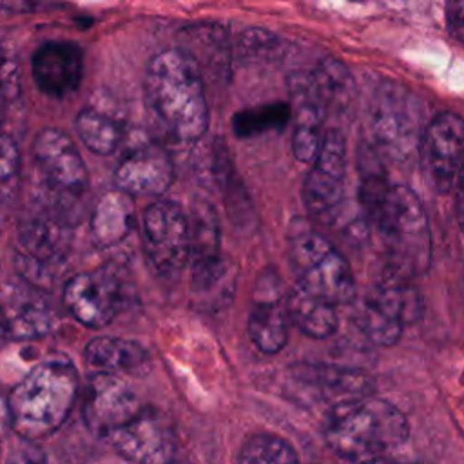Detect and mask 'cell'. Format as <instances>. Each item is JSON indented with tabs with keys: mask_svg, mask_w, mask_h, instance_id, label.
Returning a JSON list of instances; mask_svg holds the SVG:
<instances>
[{
	"mask_svg": "<svg viewBox=\"0 0 464 464\" xmlns=\"http://www.w3.org/2000/svg\"><path fill=\"white\" fill-rule=\"evenodd\" d=\"M76 132L83 145L94 154H111L123 138V125L96 107H85L74 120Z\"/></svg>",
	"mask_w": 464,
	"mask_h": 464,
	"instance_id": "obj_23",
	"label": "cell"
},
{
	"mask_svg": "<svg viewBox=\"0 0 464 464\" xmlns=\"http://www.w3.org/2000/svg\"><path fill=\"white\" fill-rule=\"evenodd\" d=\"M346 174V141L341 130L324 132L321 150L303 183V201L317 221H334L339 212Z\"/></svg>",
	"mask_w": 464,
	"mask_h": 464,
	"instance_id": "obj_12",
	"label": "cell"
},
{
	"mask_svg": "<svg viewBox=\"0 0 464 464\" xmlns=\"http://www.w3.org/2000/svg\"><path fill=\"white\" fill-rule=\"evenodd\" d=\"M33 156L53 198L74 203L83 196L89 176L76 145L60 129H42L33 141Z\"/></svg>",
	"mask_w": 464,
	"mask_h": 464,
	"instance_id": "obj_10",
	"label": "cell"
},
{
	"mask_svg": "<svg viewBox=\"0 0 464 464\" xmlns=\"http://www.w3.org/2000/svg\"><path fill=\"white\" fill-rule=\"evenodd\" d=\"M362 464H401V462L392 460V459H388V457H377V459H372V460L362 462Z\"/></svg>",
	"mask_w": 464,
	"mask_h": 464,
	"instance_id": "obj_34",
	"label": "cell"
},
{
	"mask_svg": "<svg viewBox=\"0 0 464 464\" xmlns=\"http://www.w3.org/2000/svg\"><path fill=\"white\" fill-rule=\"evenodd\" d=\"M7 464H45L44 455L33 451H18L14 453Z\"/></svg>",
	"mask_w": 464,
	"mask_h": 464,
	"instance_id": "obj_33",
	"label": "cell"
},
{
	"mask_svg": "<svg viewBox=\"0 0 464 464\" xmlns=\"http://www.w3.org/2000/svg\"><path fill=\"white\" fill-rule=\"evenodd\" d=\"M72 223L71 216L51 203L20 223L16 265L22 277L38 285L56 274L71 246Z\"/></svg>",
	"mask_w": 464,
	"mask_h": 464,
	"instance_id": "obj_7",
	"label": "cell"
},
{
	"mask_svg": "<svg viewBox=\"0 0 464 464\" xmlns=\"http://www.w3.org/2000/svg\"><path fill=\"white\" fill-rule=\"evenodd\" d=\"M190 236L194 266L219 259V227L214 208L207 201H198L190 214Z\"/></svg>",
	"mask_w": 464,
	"mask_h": 464,
	"instance_id": "obj_25",
	"label": "cell"
},
{
	"mask_svg": "<svg viewBox=\"0 0 464 464\" xmlns=\"http://www.w3.org/2000/svg\"><path fill=\"white\" fill-rule=\"evenodd\" d=\"M422 314L420 294L408 279L388 277L372 286L355 308V323L362 335L379 344L392 346L399 341L406 324Z\"/></svg>",
	"mask_w": 464,
	"mask_h": 464,
	"instance_id": "obj_6",
	"label": "cell"
},
{
	"mask_svg": "<svg viewBox=\"0 0 464 464\" xmlns=\"http://www.w3.org/2000/svg\"><path fill=\"white\" fill-rule=\"evenodd\" d=\"M310 83L319 100L330 109L332 105H348L353 94V80L350 71L334 58L323 60L312 72H308Z\"/></svg>",
	"mask_w": 464,
	"mask_h": 464,
	"instance_id": "obj_24",
	"label": "cell"
},
{
	"mask_svg": "<svg viewBox=\"0 0 464 464\" xmlns=\"http://www.w3.org/2000/svg\"><path fill=\"white\" fill-rule=\"evenodd\" d=\"M286 312L290 321L308 337H330L339 324L335 304L295 286L286 297Z\"/></svg>",
	"mask_w": 464,
	"mask_h": 464,
	"instance_id": "obj_21",
	"label": "cell"
},
{
	"mask_svg": "<svg viewBox=\"0 0 464 464\" xmlns=\"http://www.w3.org/2000/svg\"><path fill=\"white\" fill-rule=\"evenodd\" d=\"M419 160L426 183L439 194L450 192L464 163V118L455 112L435 116L420 134Z\"/></svg>",
	"mask_w": 464,
	"mask_h": 464,
	"instance_id": "obj_9",
	"label": "cell"
},
{
	"mask_svg": "<svg viewBox=\"0 0 464 464\" xmlns=\"http://www.w3.org/2000/svg\"><path fill=\"white\" fill-rule=\"evenodd\" d=\"M237 464H299V457L286 439L259 431L243 442Z\"/></svg>",
	"mask_w": 464,
	"mask_h": 464,
	"instance_id": "obj_27",
	"label": "cell"
},
{
	"mask_svg": "<svg viewBox=\"0 0 464 464\" xmlns=\"http://www.w3.org/2000/svg\"><path fill=\"white\" fill-rule=\"evenodd\" d=\"M446 25L455 40L464 42V0H446Z\"/></svg>",
	"mask_w": 464,
	"mask_h": 464,
	"instance_id": "obj_30",
	"label": "cell"
},
{
	"mask_svg": "<svg viewBox=\"0 0 464 464\" xmlns=\"http://www.w3.org/2000/svg\"><path fill=\"white\" fill-rule=\"evenodd\" d=\"M373 130L377 140L393 152L408 150L419 136V107L401 85L381 89L373 103Z\"/></svg>",
	"mask_w": 464,
	"mask_h": 464,
	"instance_id": "obj_17",
	"label": "cell"
},
{
	"mask_svg": "<svg viewBox=\"0 0 464 464\" xmlns=\"http://www.w3.org/2000/svg\"><path fill=\"white\" fill-rule=\"evenodd\" d=\"M134 205L130 194L116 188L102 196L91 214V236L98 246H112L132 228Z\"/></svg>",
	"mask_w": 464,
	"mask_h": 464,
	"instance_id": "obj_20",
	"label": "cell"
},
{
	"mask_svg": "<svg viewBox=\"0 0 464 464\" xmlns=\"http://www.w3.org/2000/svg\"><path fill=\"white\" fill-rule=\"evenodd\" d=\"M276 49V36L263 29H252L241 34L239 51L245 58H261L266 56L268 51Z\"/></svg>",
	"mask_w": 464,
	"mask_h": 464,
	"instance_id": "obj_29",
	"label": "cell"
},
{
	"mask_svg": "<svg viewBox=\"0 0 464 464\" xmlns=\"http://www.w3.org/2000/svg\"><path fill=\"white\" fill-rule=\"evenodd\" d=\"M288 259L297 286L334 304L355 297V279L346 257L319 232L301 228L288 241Z\"/></svg>",
	"mask_w": 464,
	"mask_h": 464,
	"instance_id": "obj_5",
	"label": "cell"
},
{
	"mask_svg": "<svg viewBox=\"0 0 464 464\" xmlns=\"http://www.w3.org/2000/svg\"><path fill=\"white\" fill-rule=\"evenodd\" d=\"M78 393L74 366L63 359H49L29 370L7 397L11 430L27 440L54 433L67 419Z\"/></svg>",
	"mask_w": 464,
	"mask_h": 464,
	"instance_id": "obj_4",
	"label": "cell"
},
{
	"mask_svg": "<svg viewBox=\"0 0 464 464\" xmlns=\"http://www.w3.org/2000/svg\"><path fill=\"white\" fill-rule=\"evenodd\" d=\"M85 361L111 373L145 375L150 368L149 352L132 339L121 337H96L85 346Z\"/></svg>",
	"mask_w": 464,
	"mask_h": 464,
	"instance_id": "obj_19",
	"label": "cell"
},
{
	"mask_svg": "<svg viewBox=\"0 0 464 464\" xmlns=\"http://www.w3.org/2000/svg\"><path fill=\"white\" fill-rule=\"evenodd\" d=\"M143 92L149 112L176 141H198L208 129L203 72L190 53L156 54L145 69Z\"/></svg>",
	"mask_w": 464,
	"mask_h": 464,
	"instance_id": "obj_2",
	"label": "cell"
},
{
	"mask_svg": "<svg viewBox=\"0 0 464 464\" xmlns=\"http://www.w3.org/2000/svg\"><path fill=\"white\" fill-rule=\"evenodd\" d=\"M20 172V154L16 143L9 134L2 136V154H0V181H2V199L7 201L14 196Z\"/></svg>",
	"mask_w": 464,
	"mask_h": 464,
	"instance_id": "obj_28",
	"label": "cell"
},
{
	"mask_svg": "<svg viewBox=\"0 0 464 464\" xmlns=\"http://www.w3.org/2000/svg\"><path fill=\"white\" fill-rule=\"evenodd\" d=\"M141 404L130 386L111 372H98L89 377L83 393L82 417L85 426L96 435L109 439L118 428L130 420Z\"/></svg>",
	"mask_w": 464,
	"mask_h": 464,
	"instance_id": "obj_14",
	"label": "cell"
},
{
	"mask_svg": "<svg viewBox=\"0 0 464 464\" xmlns=\"http://www.w3.org/2000/svg\"><path fill=\"white\" fill-rule=\"evenodd\" d=\"M410 433L406 417L392 402L370 395L335 402L324 417L330 450L352 462H368L399 448Z\"/></svg>",
	"mask_w": 464,
	"mask_h": 464,
	"instance_id": "obj_3",
	"label": "cell"
},
{
	"mask_svg": "<svg viewBox=\"0 0 464 464\" xmlns=\"http://www.w3.org/2000/svg\"><path fill=\"white\" fill-rule=\"evenodd\" d=\"M4 335L27 341L45 335L54 323V308L42 288L25 277L9 279L2 292Z\"/></svg>",
	"mask_w": 464,
	"mask_h": 464,
	"instance_id": "obj_15",
	"label": "cell"
},
{
	"mask_svg": "<svg viewBox=\"0 0 464 464\" xmlns=\"http://www.w3.org/2000/svg\"><path fill=\"white\" fill-rule=\"evenodd\" d=\"M292 118V107L283 102L241 109L232 118V130L237 138H252L266 130L283 129Z\"/></svg>",
	"mask_w": 464,
	"mask_h": 464,
	"instance_id": "obj_26",
	"label": "cell"
},
{
	"mask_svg": "<svg viewBox=\"0 0 464 464\" xmlns=\"http://www.w3.org/2000/svg\"><path fill=\"white\" fill-rule=\"evenodd\" d=\"M457 196H455V214H457V221L460 225V228L464 230V163H462V169L459 172V178H457Z\"/></svg>",
	"mask_w": 464,
	"mask_h": 464,
	"instance_id": "obj_32",
	"label": "cell"
},
{
	"mask_svg": "<svg viewBox=\"0 0 464 464\" xmlns=\"http://www.w3.org/2000/svg\"><path fill=\"white\" fill-rule=\"evenodd\" d=\"M143 250L154 270L165 277L178 276L192 254L190 219L172 201H154L143 212Z\"/></svg>",
	"mask_w": 464,
	"mask_h": 464,
	"instance_id": "obj_8",
	"label": "cell"
},
{
	"mask_svg": "<svg viewBox=\"0 0 464 464\" xmlns=\"http://www.w3.org/2000/svg\"><path fill=\"white\" fill-rule=\"evenodd\" d=\"M121 283L109 268H94L72 276L63 288V306L83 326L109 324L121 304Z\"/></svg>",
	"mask_w": 464,
	"mask_h": 464,
	"instance_id": "obj_13",
	"label": "cell"
},
{
	"mask_svg": "<svg viewBox=\"0 0 464 464\" xmlns=\"http://www.w3.org/2000/svg\"><path fill=\"white\" fill-rule=\"evenodd\" d=\"M288 321L286 304L281 306L277 297L256 299L246 321V334L263 353L274 355L288 341Z\"/></svg>",
	"mask_w": 464,
	"mask_h": 464,
	"instance_id": "obj_22",
	"label": "cell"
},
{
	"mask_svg": "<svg viewBox=\"0 0 464 464\" xmlns=\"http://www.w3.org/2000/svg\"><path fill=\"white\" fill-rule=\"evenodd\" d=\"M2 96L5 102L18 94V71L16 63H13L9 58H5L2 65Z\"/></svg>",
	"mask_w": 464,
	"mask_h": 464,
	"instance_id": "obj_31",
	"label": "cell"
},
{
	"mask_svg": "<svg viewBox=\"0 0 464 464\" xmlns=\"http://www.w3.org/2000/svg\"><path fill=\"white\" fill-rule=\"evenodd\" d=\"M107 440L118 455L132 464H172L176 455L174 426L154 406H141Z\"/></svg>",
	"mask_w": 464,
	"mask_h": 464,
	"instance_id": "obj_11",
	"label": "cell"
},
{
	"mask_svg": "<svg viewBox=\"0 0 464 464\" xmlns=\"http://www.w3.org/2000/svg\"><path fill=\"white\" fill-rule=\"evenodd\" d=\"M359 199L382 239L390 274L408 281L424 274L431 261V234L417 194L390 185L379 167H370L361 170Z\"/></svg>",
	"mask_w": 464,
	"mask_h": 464,
	"instance_id": "obj_1",
	"label": "cell"
},
{
	"mask_svg": "<svg viewBox=\"0 0 464 464\" xmlns=\"http://www.w3.org/2000/svg\"><path fill=\"white\" fill-rule=\"evenodd\" d=\"M33 78L42 92L63 98L78 89L83 76V53L67 40L42 44L33 54Z\"/></svg>",
	"mask_w": 464,
	"mask_h": 464,
	"instance_id": "obj_18",
	"label": "cell"
},
{
	"mask_svg": "<svg viewBox=\"0 0 464 464\" xmlns=\"http://www.w3.org/2000/svg\"><path fill=\"white\" fill-rule=\"evenodd\" d=\"M174 179L169 152L156 143H143L129 150L114 170L116 188L130 196H160Z\"/></svg>",
	"mask_w": 464,
	"mask_h": 464,
	"instance_id": "obj_16",
	"label": "cell"
},
{
	"mask_svg": "<svg viewBox=\"0 0 464 464\" xmlns=\"http://www.w3.org/2000/svg\"><path fill=\"white\" fill-rule=\"evenodd\" d=\"M353 2H359V0H353Z\"/></svg>",
	"mask_w": 464,
	"mask_h": 464,
	"instance_id": "obj_35",
	"label": "cell"
}]
</instances>
